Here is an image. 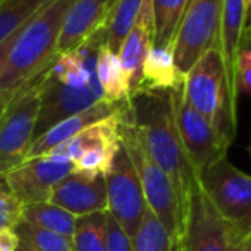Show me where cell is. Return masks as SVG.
Wrapping results in <instances>:
<instances>
[{
  "label": "cell",
  "mask_w": 251,
  "mask_h": 251,
  "mask_svg": "<svg viewBox=\"0 0 251 251\" xmlns=\"http://www.w3.org/2000/svg\"><path fill=\"white\" fill-rule=\"evenodd\" d=\"M131 105H133L134 122L148 151L174 186L182 220L186 200L200 174L193 167L184 150L177 124H176L171 95L140 93L131 100Z\"/></svg>",
  "instance_id": "obj_1"
},
{
  "label": "cell",
  "mask_w": 251,
  "mask_h": 251,
  "mask_svg": "<svg viewBox=\"0 0 251 251\" xmlns=\"http://www.w3.org/2000/svg\"><path fill=\"white\" fill-rule=\"evenodd\" d=\"M73 4L74 0H50L18 33L0 76V90L16 93L19 86L35 81L49 69L57 57V43Z\"/></svg>",
  "instance_id": "obj_2"
},
{
  "label": "cell",
  "mask_w": 251,
  "mask_h": 251,
  "mask_svg": "<svg viewBox=\"0 0 251 251\" xmlns=\"http://www.w3.org/2000/svg\"><path fill=\"white\" fill-rule=\"evenodd\" d=\"M184 95L229 143L236 140L237 98L227 81L220 42L210 47L184 76Z\"/></svg>",
  "instance_id": "obj_3"
},
{
  "label": "cell",
  "mask_w": 251,
  "mask_h": 251,
  "mask_svg": "<svg viewBox=\"0 0 251 251\" xmlns=\"http://www.w3.org/2000/svg\"><path fill=\"white\" fill-rule=\"evenodd\" d=\"M121 143L129 153L134 167L140 176L143 195L147 200V206L158 217L172 241H179L181 237V206L172 186L171 179L158 167L153 157L148 151L143 138L140 134L136 122L133 117V105L131 101L126 105L121 117Z\"/></svg>",
  "instance_id": "obj_4"
},
{
  "label": "cell",
  "mask_w": 251,
  "mask_h": 251,
  "mask_svg": "<svg viewBox=\"0 0 251 251\" xmlns=\"http://www.w3.org/2000/svg\"><path fill=\"white\" fill-rule=\"evenodd\" d=\"M43 74L19 86L0 115V176L28 160L36 140Z\"/></svg>",
  "instance_id": "obj_5"
},
{
  "label": "cell",
  "mask_w": 251,
  "mask_h": 251,
  "mask_svg": "<svg viewBox=\"0 0 251 251\" xmlns=\"http://www.w3.org/2000/svg\"><path fill=\"white\" fill-rule=\"evenodd\" d=\"M239 244V237L210 201L198 176L182 210L181 251H236Z\"/></svg>",
  "instance_id": "obj_6"
},
{
  "label": "cell",
  "mask_w": 251,
  "mask_h": 251,
  "mask_svg": "<svg viewBox=\"0 0 251 251\" xmlns=\"http://www.w3.org/2000/svg\"><path fill=\"white\" fill-rule=\"evenodd\" d=\"M200 182L239 241L251 234V176L222 158L200 174Z\"/></svg>",
  "instance_id": "obj_7"
},
{
  "label": "cell",
  "mask_w": 251,
  "mask_h": 251,
  "mask_svg": "<svg viewBox=\"0 0 251 251\" xmlns=\"http://www.w3.org/2000/svg\"><path fill=\"white\" fill-rule=\"evenodd\" d=\"M169 95L184 150L196 172L201 174L203 171L227 157L230 143L213 127L208 119L203 117L186 100L184 84L169 91Z\"/></svg>",
  "instance_id": "obj_8"
},
{
  "label": "cell",
  "mask_w": 251,
  "mask_h": 251,
  "mask_svg": "<svg viewBox=\"0 0 251 251\" xmlns=\"http://www.w3.org/2000/svg\"><path fill=\"white\" fill-rule=\"evenodd\" d=\"M224 0H189L174 40V60L188 74L196 60L219 42Z\"/></svg>",
  "instance_id": "obj_9"
},
{
  "label": "cell",
  "mask_w": 251,
  "mask_h": 251,
  "mask_svg": "<svg viewBox=\"0 0 251 251\" xmlns=\"http://www.w3.org/2000/svg\"><path fill=\"white\" fill-rule=\"evenodd\" d=\"M105 186L107 212L133 239L147 210V200L136 167L122 143L105 174Z\"/></svg>",
  "instance_id": "obj_10"
},
{
  "label": "cell",
  "mask_w": 251,
  "mask_h": 251,
  "mask_svg": "<svg viewBox=\"0 0 251 251\" xmlns=\"http://www.w3.org/2000/svg\"><path fill=\"white\" fill-rule=\"evenodd\" d=\"M76 171L73 162L52 157L29 158L4 176L5 182L23 205L50 201L53 188Z\"/></svg>",
  "instance_id": "obj_11"
},
{
  "label": "cell",
  "mask_w": 251,
  "mask_h": 251,
  "mask_svg": "<svg viewBox=\"0 0 251 251\" xmlns=\"http://www.w3.org/2000/svg\"><path fill=\"white\" fill-rule=\"evenodd\" d=\"M47 71L42 81V105H40L38 126H36V138H40L45 131H49L52 126L59 124L64 119L79 114L103 100L100 83L84 88L66 86L50 77Z\"/></svg>",
  "instance_id": "obj_12"
},
{
  "label": "cell",
  "mask_w": 251,
  "mask_h": 251,
  "mask_svg": "<svg viewBox=\"0 0 251 251\" xmlns=\"http://www.w3.org/2000/svg\"><path fill=\"white\" fill-rule=\"evenodd\" d=\"M50 203L83 217L97 212H107V186L105 176H88L71 172L53 188Z\"/></svg>",
  "instance_id": "obj_13"
},
{
  "label": "cell",
  "mask_w": 251,
  "mask_h": 251,
  "mask_svg": "<svg viewBox=\"0 0 251 251\" xmlns=\"http://www.w3.org/2000/svg\"><path fill=\"white\" fill-rule=\"evenodd\" d=\"M153 49V0H145L140 16L119 49V59L129 77L131 100L138 95L143 81V66L147 55Z\"/></svg>",
  "instance_id": "obj_14"
},
{
  "label": "cell",
  "mask_w": 251,
  "mask_h": 251,
  "mask_svg": "<svg viewBox=\"0 0 251 251\" xmlns=\"http://www.w3.org/2000/svg\"><path fill=\"white\" fill-rule=\"evenodd\" d=\"M126 103H127V101L114 103V101H108L103 98V100H100L98 103H95L93 107H90V108H86V110L79 112V114H74V115H71V117L60 121L59 124L52 126L49 131H45L40 138H36L33 147L29 148L28 160L29 158L45 157V155H49L53 148H57L59 145H62L64 141L74 138L76 134H79L81 131L88 129L90 126L98 124V122H101V121H105V119L112 117V115L119 114V112L124 108Z\"/></svg>",
  "instance_id": "obj_15"
},
{
  "label": "cell",
  "mask_w": 251,
  "mask_h": 251,
  "mask_svg": "<svg viewBox=\"0 0 251 251\" xmlns=\"http://www.w3.org/2000/svg\"><path fill=\"white\" fill-rule=\"evenodd\" d=\"M110 12V0H74L64 21L57 53L76 50L103 28Z\"/></svg>",
  "instance_id": "obj_16"
},
{
  "label": "cell",
  "mask_w": 251,
  "mask_h": 251,
  "mask_svg": "<svg viewBox=\"0 0 251 251\" xmlns=\"http://www.w3.org/2000/svg\"><path fill=\"white\" fill-rule=\"evenodd\" d=\"M127 103H129V101H127ZM126 105H124V108H126ZM124 108H122L119 114L112 115V117L105 119V121L98 122V124L90 126L88 129L81 131V133L76 134L74 138L64 141L62 145L53 148L45 157L69 160L74 164L81 155L88 153V151L100 150V148L121 147V117H122Z\"/></svg>",
  "instance_id": "obj_17"
},
{
  "label": "cell",
  "mask_w": 251,
  "mask_h": 251,
  "mask_svg": "<svg viewBox=\"0 0 251 251\" xmlns=\"http://www.w3.org/2000/svg\"><path fill=\"white\" fill-rule=\"evenodd\" d=\"M184 84V74L177 69L172 49H153L143 66V81L140 93H169Z\"/></svg>",
  "instance_id": "obj_18"
},
{
  "label": "cell",
  "mask_w": 251,
  "mask_h": 251,
  "mask_svg": "<svg viewBox=\"0 0 251 251\" xmlns=\"http://www.w3.org/2000/svg\"><path fill=\"white\" fill-rule=\"evenodd\" d=\"M97 79L100 83L103 98L114 103L131 100V86L129 77L126 74L117 53H114L107 45H100L97 53Z\"/></svg>",
  "instance_id": "obj_19"
},
{
  "label": "cell",
  "mask_w": 251,
  "mask_h": 251,
  "mask_svg": "<svg viewBox=\"0 0 251 251\" xmlns=\"http://www.w3.org/2000/svg\"><path fill=\"white\" fill-rule=\"evenodd\" d=\"M143 2L145 0H115L114 2L107 21L101 28L103 43L114 53H119L122 42L134 28Z\"/></svg>",
  "instance_id": "obj_20"
},
{
  "label": "cell",
  "mask_w": 251,
  "mask_h": 251,
  "mask_svg": "<svg viewBox=\"0 0 251 251\" xmlns=\"http://www.w3.org/2000/svg\"><path fill=\"white\" fill-rule=\"evenodd\" d=\"M189 0H153V47L174 49V40Z\"/></svg>",
  "instance_id": "obj_21"
},
{
  "label": "cell",
  "mask_w": 251,
  "mask_h": 251,
  "mask_svg": "<svg viewBox=\"0 0 251 251\" xmlns=\"http://www.w3.org/2000/svg\"><path fill=\"white\" fill-rule=\"evenodd\" d=\"M77 217L73 215L67 210L53 205L50 201L45 203H35V205H25L23 208V220L33 226L43 227V229L53 230L62 236L73 237L74 229H76Z\"/></svg>",
  "instance_id": "obj_22"
},
{
  "label": "cell",
  "mask_w": 251,
  "mask_h": 251,
  "mask_svg": "<svg viewBox=\"0 0 251 251\" xmlns=\"http://www.w3.org/2000/svg\"><path fill=\"white\" fill-rule=\"evenodd\" d=\"M50 0H2L0 2V42L21 31Z\"/></svg>",
  "instance_id": "obj_23"
},
{
  "label": "cell",
  "mask_w": 251,
  "mask_h": 251,
  "mask_svg": "<svg viewBox=\"0 0 251 251\" xmlns=\"http://www.w3.org/2000/svg\"><path fill=\"white\" fill-rule=\"evenodd\" d=\"M73 243L76 251H107V212L77 217Z\"/></svg>",
  "instance_id": "obj_24"
},
{
  "label": "cell",
  "mask_w": 251,
  "mask_h": 251,
  "mask_svg": "<svg viewBox=\"0 0 251 251\" xmlns=\"http://www.w3.org/2000/svg\"><path fill=\"white\" fill-rule=\"evenodd\" d=\"M133 248L134 251H172L174 248L171 234L148 206L133 237Z\"/></svg>",
  "instance_id": "obj_25"
},
{
  "label": "cell",
  "mask_w": 251,
  "mask_h": 251,
  "mask_svg": "<svg viewBox=\"0 0 251 251\" xmlns=\"http://www.w3.org/2000/svg\"><path fill=\"white\" fill-rule=\"evenodd\" d=\"M14 230L21 243L28 244L33 251H76L73 237L62 236L53 230L43 229V227L28 222H19Z\"/></svg>",
  "instance_id": "obj_26"
},
{
  "label": "cell",
  "mask_w": 251,
  "mask_h": 251,
  "mask_svg": "<svg viewBox=\"0 0 251 251\" xmlns=\"http://www.w3.org/2000/svg\"><path fill=\"white\" fill-rule=\"evenodd\" d=\"M23 205L0 176V229H16L23 220Z\"/></svg>",
  "instance_id": "obj_27"
},
{
  "label": "cell",
  "mask_w": 251,
  "mask_h": 251,
  "mask_svg": "<svg viewBox=\"0 0 251 251\" xmlns=\"http://www.w3.org/2000/svg\"><path fill=\"white\" fill-rule=\"evenodd\" d=\"M107 251H134L133 239L107 212Z\"/></svg>",
  "instance_id": "obj_28"
},
{
  "label": "cell",
  "mask_w": 251,
  "mask_h": 251,
  "mask_svg": "<svg viewBox=\"0 0 251 251\" xmlns=\"http://www.w3.org/2000/svg\"><path fill=\"white\" fill-rule=\"evenodd\" d=\"M236 83L239 93H246L251 97V50H241L239 62H237Z\"/></svg>",
  "instance_id": "obj_29"
},
{
  "label": "cell",
  "mask_w": 251,
  "mask_h": 251,
  "mask_svg": "<svg viewBox=\"0 0 251 251\" xmlns=\"http://www.w3.org/2000/svg\"><path fill=\"white\" fill-rule=\"evenodd\" d=\"M21 243L14 229H0V251H16Z\"/></svg>",
  "instance_id": "obj_30"
},
{
  "label": "cell",
  "mask_w": 251,
  "mask_h": 251,
  "mask_svg": "<svg viewBox=\"0 0 251 251\" xmlns=\"http://www.w3.org/2000/svg\"><path fill=\"white\" fill-rule=\"evenodd\" d=\"M18 33L9 36V38H5L4 42H0V76H2V73H4V67H5V64H7L9 53H11L12 47H14L16 38H18Z\"/></svg>",
  "instance_id": "obj_31"
},
{
  "label": "cell",
  "mask_w": 251,
  "mask_h": 251,
  "mask_svg": "<svg viewBox=\"0 0 251 251\" xmlns=\"http://www.w3.org/2000/svg\"><path fill=\"white\" fill-rule=\"evenodd\" d=\"M243 49L251 50V18L246 25V31H244V40H243Z\"/></svg>",
  "instance_id": "obj_32"
},
{
  "label": "cell",
  "mask_w": 251,
  "mask_h": 251,
  "mask_svg": "<svg viewBox=\"0 0 251 251\" xmlns=\"http://www.w3.org/2000/svg\"><path fill=\"white\" fill-rule=\"evenodd\" d=\"M12 95H14V93H7V91L0 90V108H4L5 105L9 103V100L12 98Z\"/></svg>",
  "instance_id": "obj_33"
},
{
  "label": "cell",
  "mask_w": 251,
  "mask_h": 251,
  "mask_svg": "<svg viewBox=\"0 0 251 251\" xmlns=\"http://www.w3.org/2000/svg\"><path fill=\"white\" fill-rule=\"evenodd\" d=\"M236 251H251V244L246 243V241H243V243H241L239 246H237Z\"/></svg>",
  "instance_id": "obj_34"
},
{
  "label": "cell",
  "mask_w": 251,
  "mask_h": 251,
  "mask_svg": "<svg viewBox=\"0 0 251 251\" xmlns=\"http://www.w3.org/2000/svg\"><path fill=\"white\" fill-rule=\"evenodd\" d=\"M16 251H33V250L28 246V244H25V243H19V246H18V250H16Z\"/></svg>",
  "instance_id": "obj_35"
},
{
  "label": "cell",
  "mask_w": 251,
  "mask_h": 251,
  "mask_svg": "<svg viewBox=\"0 0 251 251\" xmlns=\"http://www.w3.org/2000/svg\"><path fill=\"white\" fill-rule=\"evenodd\" d=\"M244 4H246V9H248V21L251 18V0H244Z\"/></svg>",
  "instance_id": "obj_36"
},
{
  "label": "cell",
  "mask_w": 251,
  "mask_h": 251,
  "mask_svg": "<svg viewBox=\"0 0 251 251\" xmlns=\"http://www.w3.org/2000/svg\"><path fill=\"white\" fill-rule=\"evenodd\" d=\"M246 243H250V244H251V234H250V236L246 237Z\"/></svg>",
  "instance_id": "obj_37"
},
{
  "label": "cell",
  "mask_w": 251,
  "mask_h": 251,
  "mask_svg": "<svg viewBox=\"0 0 251 251\" xmlns=\"http://www.w3.org/2000/svg\"><path fill=\"white\" fill-rule=\"evenodd\" d=\"M114 2H115V0H110V9H112V5H114Z\"/></svg>",
  "instance_id": "obj_38"
},
{
  "label": "cell",
  "mask_w": 251,
  "mask_h": 251,
  "mask_svg": "<svg viewBox=\"0 0 251 251\" xmlns=\"http://www.w3.org/2000/svg\"><path fill=\"white\" fill-rule=\"evenodd\" d=\"M5 108V107H4ZM4 108H0V115H2V112H4Z\"/></svg>",
  "instance_id": "obj_39"
},
{
  "label": "cell",
  "mask_w": 251,
  "mask_h": 251,
  "mask_svg": "<svg viewBox=\"0 0 251 251\" xmlns=\"http://www.w3.org/2000/svg\"><path fill=\"white\" fill-rule=\"evenodd\" d=\"M0 2H2V0H0Z\"/></svg>",
  "instance_id": "obj_40"
}]
</instances>
